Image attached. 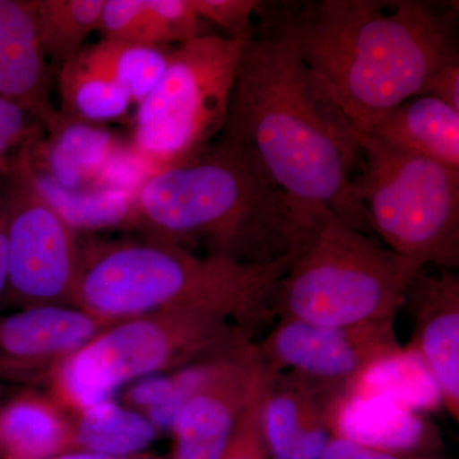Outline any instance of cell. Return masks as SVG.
Segmentation results:
<instances>
[{"mask_svg": "<svg viewBox=\"0 0 459 459\" xmlns=\"http://www.w3.org/2000/svg\"><path fill=\"white\" fill-rule=\"evenodd\" d=\"M246 42L211 33L172 48L164 74L138 104L133 123L131 148L150 174L217 140Z\"/></svg>", "mask_w": 459, "mask_h": 459, "instance_id": "cell-8", "label": "cell"}, {"mask_svg": "<svg viewBox=\"0 0 459 459\" xmlns=\"http://www.w3.org/2000/svg\"><path fill=\"white\" fill-rule=\"evenodd\" d=\"M457 13L418 0H322L295 16L299 50L353 129L369 134L459 62Z\"/></svg>", "mask_w": 459, "mask_h": 459, "instance_id": "cell-2", "label": "cell"}, {"mask_svg": "<svg viewBox=\"0 0 459 459\" xmlns=\"http://www.w3.org/2000/svg\"><path fill=\"white\" fill-rule=\"evenodd\" d=\"M195 14L208 26L221 29L228 38L247 41L255 35L253 16L262 9L256 0H189Z\"/></svg>", "mask_w": 459, "mask_h": 459, "instance_id": "cell-28", "label": "cell"}, {"mask_svg": "<svg viewBox=\"0 0 459 459\" xmlns=\"http://www.w3.org/2000/svg\"><path fill=\"white\" fill-rule=\"evenodd\" d=\"M369 135L411 155L459 169V110L433 96L407 100Z\"/></svg>", "mask_w": 459, "mask_h": 459, "instance_id": "cell-18", "label": "cell"}, {"mask_svg": "<svg viewBox=\"0 0 459 459\" xmlns=\"http://www.w3.org/2000/svg\"><path fill=\"white\" fill-rule=\"evenodd\" d=\"M353 192L374 237L420 267H459V169L358 133Z\"/></svg>", "mask_w": 459, "mask_h": 459, "instance_id": "cell-7", "label": "cell"}, {"mask_svg": "<svg viewBox=\"0 0 459 459\" xmlns=\"http://www.w3.org/2000/svg\"><path fill=\"white\" fill-rule=\"evenodd\" d=\"M312 207L290 198L249 151L217 138L143 178L133 192V228L189 252L271 264L294 252Z\"/></svg>", "mask_w": 459, "mask_h": 459, "instance_id": "cell-3", "label": "cell"}, {"mask_svg": "<svg viewBox=\"0 0 459 459\" xmlns=\"http://www.w3.org/2000/svg\"><path fill=\"white\" fill-rule=\"evenodd\" d=\"M332 437L377 451L443 455L440 429L425 413L383 397L341 394L327 402Z\"/></svg>", "mask_w": 459, "mask_h": 459, "instance_id": "cell-14", "label": "cell"}, {"mask_svg": "<svg viewBox=\"0 0 459 459\" xmlns=\"http://www.w3.org/2000/svg\"><path fill=\"white\" fill-rule=\"evenodd\" d=\"M72 444L74 425L51 402L22 394L0 406L3 459H53Z\"/></svg>", "mask_w": 459, "mask_h": 459, "instance_id": "cell-19", "label": "cell"}, {"mask_svg": "<svg viewBox=\"0 0 459 459\" xmlns=\"http://www.w3.org/2000/svg\"><path fill=\"white\" fill-rule=\"evenodd\" d=\"M258 347L271 368L295 377L328 402L401 343L394 320L325 325L279 318Z\"/></svg>", "mask_w": 459, "mask_h": 459, "instance_id": "cell-10", "label": "cell"}, {"mask_svg": "<svg viewBox=\"0 0 459 459\" xmlns=\"http://www.w3.org/2000/svg\"><path fill=\"white\" fill-rule=\"evenodd\" d=\"M30 114L16 102L0 98V157L26 137Z\"/></svg>", "mask_w": 459, "mask_h": 459, "instance_id": "cell-32", "label": "cell"}, {"mask_svg": "<svg viewBox=\"0 0 459 459\" xmlns=\"http://www.w3.org/2000/svg\"><path fill=\"white\" fill-rule=\"evenodd\" d=\"M270 369L262 401L270 459H318L332 437L327 401L295 377Z\"/></svg>", "mask_w": 459, "mask_h": 459, "instance_id": "cell-16", "label": "cell"}, {"mask_svg": "<svg viewBox=\"0 0 459 459\" xmlns=\"http://www.w3.org/2000/svg\"><path fill=\"white\" fill-rule=\"evenodd\" d=\"M267 371L258 343L220 356L204 385L175 420L172 459H222L238 420Z\"/></svg>", "mask_w": 459, "mask_h": 459, "instance_id": "cell-11", "label": "cell"}, {"mask_svg": "<svg viewBox=\"0 0 459 459\" xmlns=\"http://www.w3.org/2000/svg\"><path fill=\"white\" fill-rule=\"evenodd\" d=\"M318 459H444L443 455H400L377 451L343 437H331Z\"/></svg>", "mask_w": 459, "mask_h": 459, "instance_id": "cell-31", "label": "cell"}, {"mask_svg": "<svg viewBox=\"0 0 459 459\" xmlns=\"http://www.w3.org/2000/svg\"><path fill=\"white\" fill-rule=\"evenodd\" d=\"M33 172L42 195L74 232L133 226L131 190L111 186L69 190L35 169Z\"/></svg>", "mask_w": 459, "mask_h": 459, "instance_id": "cell-23", "label": "cell"}, {"mask_svg": "<svg viewBox=\"0 0 459 459\" xmlns=\"http://www.w3.org/2000/svg\"><path fill=\"white\" fill-rule=\"evenodd\" d=\"M57 83L60 113L78 122H113L123 117L133 102L126 91L78 56L59 69Z\"/></svg>", "mask_w": 459, "mask_h": 459, "instance_id": "cell-25", "label": "cell"}, {"mask_svg": "<svg viewBox=\"0 0 459 459\" xmlns=\"http://www.w3.org/2000/svg\"><path fill=\"white\" fill-rule=\"evenodd\" d=\"M342 394L386 398L425 415L443 409L434 377L409 346L373 362Z\"/></svg>", "mask_w": 459, "mask_h": 459, "instance_id": "cell-20", "label": "cell"}, {"mask_svg": "<svg viewBox=\"0 0 459 459\" xmlns=\"http://www.w3.org/2000/svg\"><path fill=\"white\" fill-rule=\"evenodd\" d=\"M404 305L412 316L407 346L434 377L443 409L459 422V276L457 272L422 268L407 290Z\"/></svg>", "mask_w": 459, "mask_h": 459, "instance_id": "cell-13", "label": "cell"}, {"mask_svg": "<svg viewBox=\"0 0 459 459\" xmlns=\"http://www.w3.org/2000/svg\"><path fill=\"white\" fill-rule=\"evenodd\" d=\"M7 238H5L4 223H0V298L7 290Z\"/></svg>", "mask_w": 459, "mask_h": 459, "instance_id": "cell-34", "label": "cell"}, {"mask_svg": "<svg viewBox=\"0 0 459 459\" xmlns=\"http://www.w3.org/2000/svg\"><path fill=\"white\" fill-rule=\"evenodd\" d=\"M270 367L240 420L222 459H270L262 428V401Z\"/></svg>", "mask_w": 459, "mask_h": 459, "instance_id": "cell-29", "label": "cell"}, {"mask_svg": "<svg viewBox=\"0 0 459 459\" xmlns=\"http://www.w3.org/2000/svg\"><path fill=\"white\" fill-rule=\"evenodd\" d=\"M291 255L246 264L151 238L98 244L81 249L72 303L107 327L152 313L207 310L255 332L273 316Z\"/></svg>", "mask_w": 459, "mask_h": 459, "instance_id": "cell-4", "label": "cell"}, {"mask_svg": "<svg viewBox=\"0 0 459 459\" xmlns=\"http://www.w3.org/2000/svg\"><path fill=\"white\" fill-rule=\"evenodd\" d=\"M105 328L89 313L65 305H40L0 316V380L30 382Z\"/></svg>", "mask_w": 459, "mask_h": 459, "instance_id": "cell-12", "label": "cell"}, {"mask_svg": "<svg viewBox=\"0 0 459 459\" xmlns=\"http://www.w3.org/2000/svg\"><path fill=\"white\" fill-rule=\"evenodd\" d=\"M53 459H124L120 457H111V455H100V453L93 452H74L63 453Z\"/></svg>", "mask_w": 459, "mask_h": 459, "instance_id": "cell-35", "label": "cell"}, {"mask_svg": "<svg viewBox=\"0 0 459 459\" xmlns=\"http://www.w3.org/2000/svg\"><path fill=\"white\" fill-rule=\"evenodd\" d=\"M50 83L30 2L0 0V98L16 102L47 131L59 114Z\"/></svg>", "mask_w": 459, "mask_h": 459, "instance_id": "cell-15", "label": "cell"}, {"mask_svg": "<svg viewBox=\"0 0 459 459\" xmlns=\"http://www.w3.org/2000/svg\"><path fill=\"white\" fill-rule=\"evenodd\" d=\"M105 0L30 2L36 31L48 62L57 69L83 50L84 40L99 30Z\"/></svg>", "mask_w": 459, "mask_h": 459, "instance_id": "cell-24", "label": "cell"}, {"mask_svg": "<svg viewBox=\"0 0 459 459\" xmlns=\"http://www.w3.org/2000/svg\"><path fill=\"white\" fill-rule=\"evenodd\" d=\"M172 48L102 39L98 44L83 48L77 56L90 68L110 78L128 93L132 101L140 104L164 74Z\"/></svg>", "mask_w": 459, "mask_h": 459, "instance_id": "cell-21", "label": "cell"}, {"mask_svg": "<svg viewBox=\"0 0 459 459\" xmlns=\"http://www.w3.org/2000/svg\"><path fill=\"white\" fill-rule=\"evenodd\" d=\"M18 179L17 202L4 223L7 290L26 307L68 303L81 264L75 232L39 188L29 150Z\"/></svg>", "mask_w": 459, "mask_h": 459, "instance_id": "cell-9", "label": "cell"}, {"mask_svg": "<svg viewBox=\"0 0 459 459\" xmlns=\"http://www.w3.org/2000/svg\"><path fill=\"white\" fill-rule=\"evenodd\" d=\"M99 30L105 40L159 45L148 0H105Z\"/></svg>", "mask_w": 459, "mask_h": 459, "instance_id": "cell-26", "label": "cell"}, {"mask_svg": "<svg viewBox=\"0 0 459 459\" xmlns=\"http://www.w3.org/2000/svg\"><path fill=\"white\" fill-rule=\"evenodd\" d=\"M174 377L171 374H153L141 377L133 383L126 392V402L132 410H140L146 413L162 403L171 394Z\"/></svg>", "mask_w": 459, "mask_h": 459, "instance_id": "cell-30", "label": "cell"}, {"mask_svg": "<svg viewBox=\"0 0 459 459\" xmlns=\"http://www.w3.org/2000/svg\"><path fill=\"white\" fill-rule=\"evenodd\" d=\"M253 333L223 314L170 310L108 325L56 368L63 400L83 411L113 400L124 385L166 374L253 342Z\"/></svg>", "mask_w": 459, "mask_h": 459, "instance_id": "cell-6", "label": "cell"}, {"mask_svg": "<svg viewBox=\"0 0 459 459\" xmlns=\"http://www.w3.org/2000/svg\"><path fill=\"white\" fill-rule=\"evenodd\" d=\"M420 270L374 235L314 205L277 283L272 313L325 325L394 320Z\"/></svg>", "mask_w": 459, "mask_h": 459, "instance_id": "cell-5", "label": "cell"}, {"mask_svg": "<svg viewBox=\"0 0 459 459\" xmlns=\"http://www.w3.org/2000/svg\"><path fill=\"white\" fill-rule=\"evenodd\" d=\"M419 95L433 96L459 110V62L444 65L434 72Z\"/></svg>", "mask_w": 459, "mask_h": 459, "instance_id": "cell-33", "label": "cell"}, {"mask_svg": "<svg viewBox=\"0 0 459 459\" xmlns=\"http://www.w3.org/2000/svg\"><path fill=\"white\" fill-rule=\"evenodd\" d=\"M263 26L244 44L217 138L249 151L298 204L323 205L374 235L353 192L358 132L301 56L295 16Z\"/></svg>", "mask_w": 459, "mask_h": 459, "instance_id": "cell-1", "label": "cell"}, {"mask_svg": "<svg viewBox=\"0 0 459 459\" xmlns=\"http://www.w3.org/2000/svg\"><path fill=\"white\" fill-rule=\"evenodd\" d=\"M157 44H186L211 35L210 26L195 14L189 0H148Z\"/></svg>", "mask_w": 459, "mask_h": 459, "instance_id": "cell-27", "label": "cell"}, {"mask_svg": "<svg viewBox=\"0 0 459 459\" xmlns=\"http://www.w3.org/2000/svg\"><path fill=\"white\" fill-rule=\"evenodd\" d=\"M2 394H3V392H2V389H0V398H2ZM5 401H2L0 400V406H2L3 403H4Z\"/></svg>", "mask_w": 459, "mask_h": 459, "instance_id": "cell-36", "label": "cell"}, {"mask_svg": "<svg viewBox=\"0 0 459 459\" xmlns=\"http://www.w3.org/2000/svg\"><path fill=\"white\" fill-rule=\"evenodd\" d=\"M29 147L32 168L69 190L101 188L122 143L98 124L57 114L56 122Z\"/></svg>", "mask_w": 459, "mask_h": 459, "instance_id": "cell-17", "label": "cell"}, {"mask_svg": "<svg viewBox=\"0 0 459 459\" xmlns=\"http://www.w3.org/2000/svg\"><path fill=\"white\" fill-rule=\"evenodd\" d=\"M156 434L146 416L111 400L81 411L74 444L87 452L126 458L150 446Z\"/></svg>", "mask_w": 459, "mask_h": 459, "instance_id": "cell-22", "label": "cell"}]
</instances>
